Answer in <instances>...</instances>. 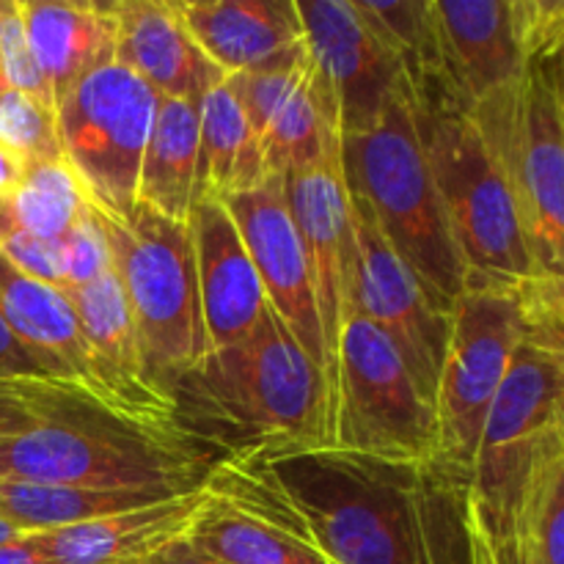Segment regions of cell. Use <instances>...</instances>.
I'll return each instance as SVG.
<instances>
[{
    "mask_svg": "<svg viewBox=\"0 0 564 564\" xmlns=\"http://www.w3.org/2000/svg\"><path fill=\"white\" fill-rule=\"evenodd\" d=\"M204 488L295 534L330 564H471V482L433 463L323 444L251 446L213 463Z\"/></svg>",
    "mask_w": 564,
    "mask_h": 564,
    "instance_id": "6da1fadb",
    "label": "cell"
},
{
    "mask_svg": "<svg viewBox=\"0 0 564 564\" xmlns=\"http://www.w3.org/2000/svg\"><path fill=\"white\" fill-rule=\"evenodd\" d=\"M171 402L185 433L204 430L229 452L323 444V375L270 306L251 334L204 352Z\"/></svg>",
    "mask_w": 564,
    "mask_h": 564,
    "instance_id": "7a4b0ae2",
    "label": "cell"
},
{
    "mask_svg": "<svg viewBox=\"0 0 564 564\" xmlns=\"http://www.w3.org/2000/svg\"><path fill=\"white\" fill-rule=\"evenodd\" d=\"M408 88L419 147L466 264V290H512L540 275L499 165L474 124L471 105L435 69L408 77Z\"/></svg>",
    "mask_w": 564,
    "mask_h": 564,
    "instance_id": "3957f363",
    "label": "cell"
},
{
    "mask_svg": "<svg viewBox=\"0 0 564 564\" xmlns=\"http://www.w3.org/2000/svg\"><path fill=\"white\" fill-rule=\"evenodd\" d=\"M339 158L347 191L364 204L433 306L452 317V306L466 292L468 275L419 147L405 72L369 130L339 135Z\"/></svg>",
    "mask_w": 564,
    "mask_h": 564,
    "instance_id": "277c9868",
    "label": "cell"
},
{
    "mask_svg": "<svg viewBox=\"0 0 564 564\" xmlns=\"http://www.w3.org/2000/svg\"><path fill=\"white\" fill-rule=\"evenodd\" d=\"M213 460L180 427H152L83 402L53 422L0 438V482L193 494Z\"/></svg>",
    "mask_w": 564,
    "mask_h": 564,
    "instance_id": "5b68a950",
    "label": "cell"
},
{
    "mask_svg": "<svg viewBox=\"0 0 564 564\" xmlns=\"http://www.w3.org/2000/svg\"><path fill=\"white\" fill-rule=\"evenodd\" d=\"M471 116L510 191L534 264L564 279L562 53L529 58L521 77L474 102Z\"/></svg>",
    "mask_w": 564,
    "mask_h": 564,
    "instance_id": "8992f818",
    "label": "cell"
},
{
    "mask_svg": "<svg viewBox=\"0 0 564 564\" xmlns=\"http://www.w3.org/2000/svg\"><path fill=\"white\" fill-rule=\"evenodd\" d=\"M99 220L108 235L113 273L130 303L147 383L171 402L182 375L204 356L191 229L143 204L121 220L102 213Z\"/></svg>",
    "mask_w": 564,
    "mask_h": 564,
    "instance_id": "52a82bcc",
    "label": "cell"
},
{
    "mask_svg": "<svg viewBox=\"0 0 564 564\" xmlns=\"http://www.w3.org/2000/svg\"><path fill=\"white\" fill-rule=\"evenodd\" d=\"M158 99L147 80L108 58L55 102L61 160L88 204L108 218L121 220L138 207V174Z\"/></svg>",
    "mask_w": 564,
    "mask_h": 564,
    "instance_id": "ba28073f",
    "label": "cell"
},
{
    "mask_svg": "<svg viewBox=\"0 0 564 564\" xmlns=\"http://www.w3.org/2000/svg\"><path fill=\"white\" fill-rule=\"evenodd\" d=\"M323 446L389 463H433V405L394 345L356 312L341 330Z\"/></svg>",
    "mask_w": 564,
    "mask_h": 564,
    "instance_id": "9c48e42d",
    "label": "cell"
},
{
    "mask_svg": "<svg viewBox=\"0 0 564 564\" xmlns=\"http://www.w3.org/2000/svg\"><path fill=\"white\" fill-rule=\"evenodd\" d=\"M523 341L512 290L471 286L452 306L433 400V466L471 482L479 435L512 350Z\"/></svg>",
    "mask_w": 564,
    "mask_h": 564,
    "instance_id": "30bf717a",
    "label": "cell"
},
{
    "mask_svg": "<svg viewBox=\"0 0 564 564\" xmlns=\"http://www.w3.org/2000/svg\"><path fill=\"white\" fill-rule=\"evenodd\" d=\"M564 352L518 341L479 435L471 499L490 532L507 527L534 455L564 433Z\"/></svg>",
    "mask_w": 564,
    "mask_h": 564,
    "instance_id": "8fae6325",
    "label": "cell"
},
{
    "mask_svg": "<svg viewBox=\"0 0 564 564\" xmlns=\"http://www.w3.org/2000/svg\"><path fill=\"white\" fill-rule=\"evenodd\" d=\"M281 185H284L286 204H290L292 220L306 251L314 306H317L319 334H323L325 444V422L334 402L341 330L352 312V218L350 193H347L339 158V135L328 143L319 163L284 176Z\"/></svg>",
    "mask_w": 564,
    "mask_h": 564,
    "instance_id": "7c38bea8",
    "label": "cell"
},
{
    "mask_svg": "<svg viewBox=\"0 0 564 564\" xmlns=\"http://www.w3.org/2000/svg\"><path fill=\"white\" fill-rule=\"evenodd\" d=\"M350 218L352 312L361 314L394 345L419 394L433 405L446 341H449V317L433 306L416 275L391 251L352 193Z\"/></svg>",
    "mask_w": 564,
    "mask_h": 564,
    "instance_id": "4fadbf2b",
    "label": "cell"
},
{
    "mask_svg": "<svg viewBox=\"0 0 564 564\" xmlns=\"http://www.w3.org/2000/svg\"><path fill=\"white\" fill-rule=\"evenodd\" d=\"M312 75L334 99L339 135L380 119L402 77L400 61L375 36L356 0H295Z\"/></svg>",
    "mask_w": 564,
    "mask_h": 564,
    "instance_id": "5bb4252c",
    "label": "cell"
},
{
    "mask_svg": "<svg viewBox=\"0 0 564 564\" xmlns=\"http://www.w3.org/2000/svg\"><path fill=\"white\" fill-rule=\"evenodd\" d=\"M224 204L246 242L248 257L264 290V301L323 375V334H319L306 251L292 220L284 185L281 180H268L253 191L224 198Z\"/></svg>",
    "mask_w": 564,
    "mask_h": 564,
    "instance_id": "9a60e30c",
    "label": "cell"
},
{
    "mask_svg": "<svg viewBox=\"0 0 564 564\" xmlns=\"http://www.w3.org/2000/svg\"><path fill=\"white\" fill-rule=\"evenodd\" d=\"M0 319L28 347L47 358L64 375L66 383L86 391L105 411L130 419V422L149 424L127 405L108 369L94 356L80 328V319L72 312L64 292L17 270L3 253H0Z\"/></svg>",
    "mask_w": 564,
    "mask_h": 564,
    "instance_id": "2e32d148",
    "label": "cell"
},
{
    "mask_svg": "<svg viewBox=\"0 0 564 564\" xmlns=\"http://www.w3.org/2000/svg\"><path fill=\"white\" fill-rule=\"evenodd\" d=\"M187 229L196 259L204 352L229 347L251 334L257 319L262 317L268 306L264 290L224 202H193Z\"/></svg>",
    "mask_w": 564,
    "mask_h": 564,
    "instance_id": "e0dca14e",
    "label": "cell"
},
{
    "mask_svg": "<svg viewBox=\"0 0 564 564\" xmlns=\"http://www.w3.org/2000/svg\"><path fill=\"white\" fill-rule=\"evenodd\" d=\"M196 47L226 77L284 69L306 55L295 0H174Z\"/></svg>",
    "mask_w": 564,
    "mask_h": 564,
    "instance_id": "ac0fdd59",
    "label": "cell"
},
{
    "mask_svg": "<svg viewBox=\"0 0 564 564\" xmlns=\"http://www.w3.org/2000/svg\"><path fill=\"white\" fill-rule=\"evenodd\" d=\"M430 17L441 77L468 105L521 77L527 61L510 0H430Z\"/></svg>",
    "mask_w": 564,
    "mask_h": 564,
    "instance_id": "d6986e66",
    "label": "cell"
},
{
    "mask_svg": "<svg viewBox=\"0 0 564 564\" xmlns=\"http://www.w3.org/2000/svg\"><path fill=\"white\" fill-rule=\"evenodd\" d=\"M110 17L113 61L147 80L158 97L198 102L209 88L226 80L196 47L174 0H116Z\"/></svg>",
    "mask_w": 564,
    "mask_h": 564,
    "instance_id": "ffe728a7",
    "label": "cell"
},
{
    "mask_svg": "<svg viewBox=\"0 0 564 564\" xmlns=\"http://www.w3.org/2000/svg\"><path fill=\"white\" fill-rule=\"evenodd\" d=\"M471 564H564V433L534 455L512 516L490 532L468 494Z\"/></svg>",
    "mask_w": 564,
    "mask_h": 564,
    "instance_id": "44dd1931",
    "label": "cell"
},
{
    "mask_svg": "<svg viewBox=\"0 0 564 564\" xmlns=\"http://www.w3.org/2000/svg\"><path fill=\"white\" fill-rule=\"evenodd\" d=\"M204 485L158 505L116 512L97 521L31 532L47 564H143L191 529L202 510Z\"/></svg>",
    "mask_w": 564,
    "mask_h": 564,
    "instance_id": "7402d4cb",
    "label": "cell"
},
{
    "mask_svg": "<svg viewBox=\"0 0 564 564\" xmlns=\"http://www.w3.org/2000/svg\"><path fill=\"white\" fill-rule=\"evenodd\" d=\"M61 292H64L72 312L80 319V328L86 334L88 345H91L94 356L108 369V375L113 378L116 389L121 391L127 405L143 422L158 424V427H180L174 416V405L165 402L147 383L130 303H127L121 281L113 273V268L99 275V279H94L91 284Z\"/></svg>",
    "mask_w": 564,
    "mask_h": 564,
    "instance_id": "603a6c76",
    "label": "cell"
},
{
    "mask_svg": "<svg viewBox=\"0 0 564 564\" xmlns=\"http://www.w3.org/2000/svg\"><path fill=\"white\" fill-rule=\"evenodd\" d=\"M20 11L53 108L86 72L113 58L110 3L20 0Z\"/></svg>",
    "mask_w": 564,
    "mask_h": 564,
    "instance_id": "cb8c5ba5",
    "label": "cell"
},
{
    "mask_svg": "<svg viewBox=\"0 0 564 564\" xmlns=\"http://www.w3.org/2000/svg\"><path fill=\"white\" fill-rule=\"evenodd\" d=\"M262 152L226 80L198 99V160L193 202L224 198L264 185Z\"/></svg>",
    "mask_w": 564,
    "mask_h": 564,
    "instance_id": "d4e9b609",
    "label": "cell"
},
{
    "mask_svg": "<svg viewBox=\"0 0 564 564\" xmlns=\"http://www.w3.org/2000/svg\"><path fill=\"white\" fill-rule=\"evenodd\" d=\"M198 160V102L160 97L138 174V204L187 224Z\"/></svg>",
    "mask_w": 564,
    "mask_h": 564,
    "instance_id": "484cf974",
    "label": "cell"
},
{
    "mask_svg": "<svg viewBox=\"0 0 564 564\" xmlns=\"http://www.w3.org/2000/svg\"><path fill=\"white\" fill-rule=\"evenodd\" d=\"M196 549L226 564H330L295 534L204 488L202 510L185 532Z\"/></svg>",
    "mask_w": 564,
    "mask_h": 564,
    "instance_id": "4316f807",
    "label": "cell"
},
{
    "mask_svg": "<svg viewBox=\"0 0 564 564\" xmlns=\"http://www.w3.org/2000/svg\"><path fill=\"white\" fill-rule=\"evenodd\" d=\"M165 490H99L69 485L0 482V518L22 534L77 527L116 512L174 499Z\"/></svg>",
    "mask_w": 564,
    "mask_h": 564,
    "instance_id": "83f0119b",
    "label": "cell"
},
{
    "mask_svg": "<svg viewBox=\"0 0 564 564\" xmlns=\"http://www.w3.org/2000/svg\"><path fill=\"white\" fill-rule=\"evenodd\" d=\"M86 207V193L64 160H36L25 165L20 185L0 198V220L42 240H61Z\"/></svg>",
    "mask_w": 564,
    "mask_h": 564,
    "instance_id": "f1b7e54d",
    "label": "cell"
},
{
    "mask_svg": "<svg viewBox=\"0 0 564 564\" xmlns=\"http://www.w3.org/2000/svg\"><path fill=\"white\" fill-rule=\"evenodd\" d=\"M0 149L22 165L36 160H61L55 116L47 105L22 91H0Z\"/></svg>",
    "mask_w": 564,
    "mask_h": 564,
    "instance_id": "f546056e",
    "label": "cell"
},
{
    "mask_svg": "<svg viewBox=\"0 0 564 564\" xmlns=\"http://www.w3.org/2000/svg\"><path fill=\"white\" fill-rule=\"evenodd\" d=\"M83 402L99 405L86 391L69 389V386H0V438H11V435H22L33 427H42V424L53 422L61 413L83 405Z\"/></svg>",
    "mask_w": 564,
    "mask_h": 564,
    "instance_id": "4dcf8cb0",
    "label": "cell"
},
{
    "mask_svg": "<svg viewBox=\"0 0 564 564\" xmlns=\"http://www.w3.org/2000/svg\"><path fill=\"white\" fill-rule=\"evenodd\" d=\"M0 83H3V88L28 94V97L39 99V102L53 110L50 88L44 83L42 72H39L31 44H28L20 0H3L0 3Z\"/></svg>",
    "mask_w": 564,
    "mask_h": 564,
    "instance_id": "1f68e13d",
    "label": "cell"
},
{
    "mask_svg": "<svg viewBox=\"0 0 564 564\" xmlns=\"http://www.w3.org/2000/svg\"><path fill=\"white\" fill-rule=\"evenodd\" d=\"M61 251H64V281L58 290H77V286L91 284L94 279L113 268L108 235H105L102 220L91 204L61 237Z\"/></svg>",
    "mask_w": 564,
    "mask_h": 564,
    "instance_id": "d6a6232c",
    "label": "cell"
},
{
    "mask_svg": "<svg viewBox=\"0 0 564 564\" xmlns=\"http://www.w3.org/2000/svg\"><path fill=\"white\" fill-rule=\"evenodd\" d=\"M512 25L523 61L564 50V3L562 0H510Z\"/></svg>",
    "mask_w": 564,
    "mask_h": 564,
    "instance_id": "836d02e7",
    "label": "cell"
},
{
    "mask_svg": "<svg viewBox=\"0 0 564 564\" xmlns=\"http://www.w3.org/2000/svg\"><path fill=\"white\" fill-rule=\"evenodd\" d=\"M11 383H42V386H77L66 383L64 375L47 361V358L39 356L33 347H28L9 325L0 319V386Z\"/></svg>",
    "mask_w": 564,
    "mask_h": 564,
    "instance_id": "e575fe53",
    "label": "cell"
},
{
    "mask_svg": "<svg viewBox=\"0 0 564 564\" xmlns=\"http://www.w3.org/2000/svg\"><path fill=\"white\" fill-rule=\"evenodd\" d=\"M143 564H226V562H220V560H215V556L204 554L202 549H196V545H193L191 540L182 534V538L171 540L169 545H163L158 554L149 556V560Z\"/></svg>",
    "mask_w": 564,
    "mask_h": 564,
    "instance_id": "d590c367",
    "label": "cell"
},
{
    "mask_svg": "<svg viewBox=\"0 0 564 564\" xmlns=\"http://www.w3.org/2000/svg\"><path fill=\"white\" fill-rule=\"evenodd\" d=\"M0 564H47V560L36 549L31 534H20L9 543H0Z\"/></svg>",
    "mask_w": 564,
    "mask_h": 564,
    "instance_id": "8d00e7d4",
    "label": "cell"
},
{
    "mask_svg": "<svg viewBox=\"0 0 564 564\" xmlns=\"http://www.w3.org/2000/svg\"><path fill=\"white\" fill-rule=\"evenodd\" d=\"M22 171H25V165H22L14 154L0 149V198L9 196V193L20 185Z\"/></svg>",
    "mask_w": 564,
    "mask_h": 564,
    "instance_id": "74e56055",
    "label": "cell"
},
{
    "mask_svg": "<svg viewBox=\"0 0 564 564\" xmlns=\"http://www.w3.org/2000/svg\"><path fill=\"white\" fill-rule=\"evenodd\" d=\"M20 534H22L20 529H14L9 521H3V518H0V543H9V540L20 538Z\"/></svg>",
    "mask_w": 564,
    "mask_h": 564,
    "instance_id": "f35d334b",
    "label": "cell"
},
{
    "mask_svg": "<svg viewBox=\"0 0 564 564\" xmlns=\"http://www.w3.org/2000/svg\"><path fill=\"white\" fill-rule=\"evenodd\" d=\"M0 91H3V83H0Z\"/></svg>",
    "mask_w": 564,
    "mask_h": 564,
    "instance_id": "ab89813d",
    "label": "cell"
}]
</instances>
